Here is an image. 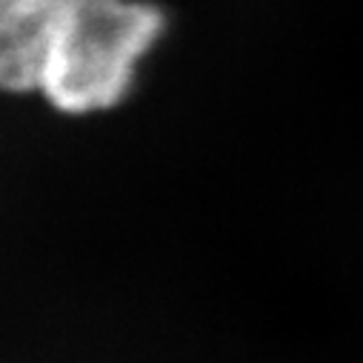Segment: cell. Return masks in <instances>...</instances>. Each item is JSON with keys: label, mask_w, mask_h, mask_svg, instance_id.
<instances>
[{"label": "cell", "mask_w": 363, "mask_h": 363, "mask_svg": "<svg viewBox=\"0 0 363 363\" xmlns=\"http://www.w3.org/2000/svg\"><path fill=\"white\" fill-rule=\"evenodd\" d=\"M77 0H0V92H38L57 26Z\"/></svg>", "instance_id": "cell-2"}, {"label": "cell", "mask_w": 363, "mask_h": 363, "mask_svg": "<svg viewBox=\"0 0 363 363\" xmlns=\"http://www.w3.org/2000/svg\"><path fill=\"white\" fill-rule=\"evenodd\" d=\"M160 29L163 15L149 4L77 0L57 26L38 92L66 115L118 106Z\"/></svg>", "instance_id": "cell-1"}]
</instances>
